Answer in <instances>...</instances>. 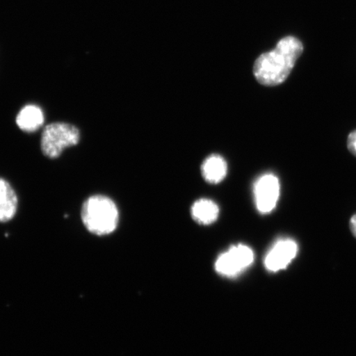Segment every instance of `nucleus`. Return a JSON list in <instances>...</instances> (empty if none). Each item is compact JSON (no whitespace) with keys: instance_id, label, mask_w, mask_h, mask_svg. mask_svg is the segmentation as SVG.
Returning <instances> with one entry per match:
<instances>
[{"instance_id":"6","label":"nucleus","mask_w":356,"mask_h":356,"mask_svg":"<svg viewBox=\"0 0 356 356\" xmlns=\"http://www.w3.org/2000/svg\"><path fill=\"white\" fill-rule=\"evenodd\" d=\"M298 252V245L292 239L280 240L271 248L265 260L267 270L279 271L286 269L291 262L295 259Z\"/></svg>"},{"instance_id":"4","label":"nucleus","mask_w":356,"mask_h":356,"mask_svg":"<svg viewBox=\"0 0 356 356\" xmlns=\"http://www.w3.org/2000/svg\"><path fill=\"white\" fill-rule=\"evenodd\" d=\"M253 260L254 254L252 249L244 245H238L231 248L218 258L216 269L217 273L225 277H235L251 266Z\"/></svg>"},{"instance_id":"11","label":"nucleus","mask_w":356,"mask_h":356,"mask_svg":"<svg viewBox=\"0 0 356 356\" xmlns=\"http://www.w3.org/2000/svg\"><path fill=\"white\" fill-rule=\"evenodd\" d=\"M347 148L350 152L356 157V131H354L348 136L347 139Z\"/></svg>"},{"instance_id":"8","label":"nucleus","mask_w":356,"mask_h":356,"mask_svg":"<svg viewBox=\"0 0 356 356\" xmlns=\"http://www.w3.org/2000/svg\"><path fill=\"white\" fill-rule=\"evenodd\" d=\"M43 111L37 105H26L22 108L16 118L17 126L21 131L32 133L43 126Z\"/></svg>"},{"instance_id":"9","label":"nucleus","mask_w":356,"mask_h":356,"mask_svg":"<svg viewBox=\"0 0 356 356\" xmlns=\"http://www.w3.org/2000/svg\"><path fill=\"white\" fill-rule=\"evenodd\" d=\"M227 171H228V166L225 159L217 154L208 157L202 166L204 179L211 184H220L225 179Z\"/></svg>"},{"instance_id":"3","label":"nucleus","mask_w":356,"mask_h":356,"mask_svg":"<svg viewBox=\"0 0 356 356\" xmlns=\"http://www.w3.org/2000/svg\"><path fill=\"white\" fill-rule=\"evenodd\" d=\"M80 140V131L74 124L54 122L44 127L41 139V149L46 157L59 158L63 151L77 145Z\"/></svg>"},{"instance_id":"1","label":"nucleus","mask_w":356,"mask_h":356,"mask_svg":"<svg viewBox=\"0 0 356 356\" xmlns=\"http://www.w3.org/2000/svg\"><path fill=\"white\" fill-rule=\"evenodd\" d=\"M302 51L304 46L299 39L291 35L282 38L273 51L257 58L253 66L257 81L265 86H280L291 74Z\"/></svg>"},{"instance_id":"7","label":"nucleus","mask_w":356,"mask_h":356,"mask_svg":"<svg viewBox=\"0 0 356 356\" xmlns=\"http://www.w3.org/2000/svg\"><path fill=\"white\" fill-rule=\"evenodd\" d=\"M19 200L10 182L0 177V222L10 221L15 218Z\"/></svg>"},{"instance_id":"5","label":"nucleus","mask_w":356,"mask_h":356,"mask_svg":"<svg viewBox=\"0 0 356 356\" xmlns=\"http://www.w3.org/2000/svg\"><path fill=\"white\" fill-rule=\"evenodd\" d=\"M280 186L277 177L265 175L258 178L253 189L258 211L268 213L274 210L280 197Z\"/></svg>"},{"instance_id":"10","label":"nucleus","mask_w":356,"mask_h":356,"mask_svg":"<svg viewBox=\"0 0 356 356\" xmlns=\"http://www.w3.org/2000/svg\"><path fill=\"white\" fill-rule=\"evenodd\" d=\"M219 213L220 210L217 204L213 200L208 199L197 200L191 208V215L194 220L202 225H211L216 221Z\"/></svg>"},{"instance_id":"2","label":"nucleus","mask_w":356,"mask_h":356,"mask_svg":"<svg viewBox=\"0 0 356 356\" xmlns=\"http://www.w3.org/2000/svg\"><path fill=\"white\" fill-rule=\"evenodd\" d=\"M81 220L88 232L97 236L109 235L118 228L119 210L110 197L92 195L83 204Z\"/></svg>"},{"instance_id":"12","label":"nucleus","mask_w":356,"mask_h":356,"mask_svg":"<svg viewBox=\"0 0 356 356\" xmlns=\"http://www.w3.org/2000/svg\"><path fill=\"white\" fill-rule=\"evenodd\" d=\"M350 228L351 232H353V235L356 238V213L355 216L351 217V219L350 221Z\"/></svg>"}]
</instances>
